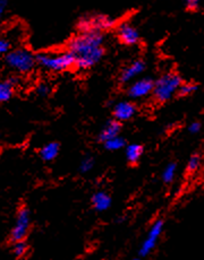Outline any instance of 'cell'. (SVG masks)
Instances as JSON below:
<instances>
[{"instance_id":"obj_1","label":"cell","mask_w":204,"mask_h":260,"mask_svg":"<svg viewBox=\"0 0 204 260\" xmlns=\"http://www.w3.org/2000/svg\"><path fill=\"white\" fill-rule=\"evenodd\" d=\"M103 34L84 32L73 38L68 44V52L74 58V66L78 69H90L103 57Z\"/></svg>"},{"instance_id":"obj_2","label":"cell","mask_w":204,"mask_h":260,"mask_svg":"<svg viewBox=\"0 0 204 260\" xmlns=\"http://www.w3.org/2000/svg\"><path fill=\"white\" fill-rule=\"evenodd\" d=\"M182 84L179 75L175 73L165 74L157 82H153L152 94L158 102H167L178 92Z\"/></svg>"},{"instance_id":"obj_3","label":"cell","mask_w":204,"mask_h":260,"mask_svg":"<svg viewBox=\"0 0 204 260\" xmlns=\"http://www.w3.org/2000/svg\"><path fill=\"white\" fill-rule=\"evenodd\" d=\"M40 66L51 72H64L74 67V58L71 53H40L36 57Z\"/></svg>"},{"instance_id":"obj_4","label":"cell","mask_w":204,"mask_h":260,"mask_svg":"<svg viewBox=\"0 0 204 260\" xmlns=\"http://www.w3.org/2000/svg\"><path fill=\"white\" fill-rule=\"evenodd\" d=\"M6 62L15 72L30 73L37 63L36 57L26 49H16L6 54Z\"/></svg>"},{"instance_id":"obj_5","label":"cell","mask_w":204,"mask_h":260,"mask_svg":"<svg viewBox=\"0 0 204 260\" xmlns=\"http://www.w3.org/2000/svg\"><path fill=\"white\" fill-rule=\"evenodd\" d=\"M116 19L111 18L108 15H91V16H84L79 19L77 27L79 32H100L102 33L106 29L115 26Z\"/></svg>"},{"instance_id":"obj_6","label":"cell","mask_w":204,"mask_h":260,"mask_svg":"<svg viewBox=\"0 0 204 260\" xmlns=\"http://www.w3.org/2000/svg\"><path fill=\"white\" fill-rule=\"evenodd\" d=\"M30 229V212L28 209L23 207L18 211L16 223L11 232V240L13 242L22 241L26 238L27 231Z\"/></svg>"},{"instance_id":"obj_7","label":"cell","mask_w":204,"mask_h":260,"mask_svg":"<svg viewBox=\"0 0 204 260\" xmlns=\"http://www.w3.org/2000/svg\"><path fill=\"white\" fill-rule=\"evenodd\" d=\"M162 231H163V221L162 219H158L157 222H154L152 224L150 231H149L145 240H144L142 243L140 251H138V254H140L141 257H147L148 254L150 253L154 248H156L158 240L162 234Z\"/></svg>"},{"instance_id":"obj_8","label":"cell","mask_w":204,"mask_h":260,"mask_svg":"<svg viewBox=\"0 0 204 260\" xmlns=\"http://www.w3.org/2000/svg\"><path fill=\"white\" fill-rule=\"evenodd\" d=\"M153 91V81L150 78H142L131 84L128 87V96L132 99H142L150 95Z\"/></svg>"},{"instance_id":"obj_9","label":"cell","mask_w":204,"mask_h":260,"mask_svg":"<svg viewBox=\"0 0 204 260\" xmlns=\"http://www.w3.org/2000/svg\"><path fill=\"white\" fill-rule=\"evenodd\" d=\"M117 34L119 40H121V42L125 44V46H134V44H136L138 42V40H140V34H138L137 29L134 27L132 24H129L127 22L119 25Z\"/></svg>"},{"instance_id":"obj_10","label":"cell","mask_w":204,"mask_h":260,"mask_svg":"<svg viewBox=\"0 0 204 260\" xmlns=\"http://www.w3.org/2000/svg\"><path fill=\"white\" fill-rule=\"evenodd\" d=\"M136 113V107L134 106L132 102L128 101H122L118 102L115 107H113V117L117 121H127V120L132 119Z\"/></svg>"},{"instance_id":"obj_11","label":"cell","mask_w":204,"mask_h":260,"mask_svg":"<svg viewBox=\"0 0 204 260\" xmlns=\"http://www.w3.org/2000/svg\"><path fill=\"white\" fill-rule=\"evenodd\" d=\"M144 69H145V63H144L143 60H135L131 64H128L126 68H124L121 75V82H132L134 78H136L138 75H141L144 72Z\"/></svg>"},{"instance_id":"obj_12","label":"cell","mask_w":204,"mask_h":260,"mask_svg":"<svg viewBox=\"0 0 204 260\" xmlns=\"http://www.w3.org/2000/svg\"><path fill=\"white\" fill-rule=\"evenodd\" d=\"M92 205L93 208L96 209L97 212H106L111 206V197L109 196L107 192L104 191H98L92 196Z\"/></svg>"},{"instance_id":"obj_13","label":"cell","mask_w":204,"mask_h":260,"mask_svg":"<svg viewBox=\"0 0 204 260\" xmlns=\"http://www.w3.org/2000/svg\"><path fill=\"white\" fill-rule=\"evenodd\" d=\"M121 122L117 121V120H110V121H108L106 123V126L102 128L100 135H99V139H100L101 142H106L108 139L116 137L118 136L119 133H121Z\"/></svg>"},{"instance_id":"obj_14","label":"cell","mask_w":204,"mask_h":260,"mask_svg":"<svg viewBox=\"0 0 204 260\" xmlns=\"http://www.w3.org/2000/svg\"><path fill=\"white\" fill-rule=\"evenodd\" d=\"M17 79L11 78L8 81H0V103L8 102L13 98L15 85Z\"/></svg>"},{"instance_id":"obj_15","label":"cell","mask_w":204,"mask_h":260,"mask_svg":"<svg viewBox=\"0 0 204 260\" xmlns=\"http://www.w3.org/2000/svg\"><path fill=\"white\" fill-rule=\"evenodd\" d=\"M59 154V144L58 143H48L47 145L41 148L40 151V156L46 162H50L53 161L54 158L58 156Z\"/></svg>"},{"instance_id":"obj_16","label":"cell","mask_w":204,"mask_h":260,"mask_svg":"<svg viewBox=\"0 0 204 260\" xmlns=\"http://www.w3.org/2000/svg\"><path fill=\"white\" fill-rule=\"evenodd\" d=\"M143 154V147L138 144H131L126 147V158L129 163L136 164Z\"/></svg>"},{"instance_id":"obj_17","label":"cell","mask_w":204,"mask_h":260,"mask_svg":"<svg viewBox=\"0 0 204 260\" xmlns=\"http://www.w3.org/2000/svg\"><path fill=\"white\" fill-rule=\"evenodd\" d=\"M103 144H104V147H106V149H108V151H119V149H122L124 146H125L126 142L125 139L118 135L116 137H112L110 139H108V141L103 142Z\"/></svg>"},{"instance_id":"obj_18","label":"cell","mask_w":204,"mask_h":260,"mask_svg":"<svg viewBox=\"0 0 204 260\" xmlns=\"http://www.w3.org/2000/svg\"><path fill=\"white\" fill-rule=\"evenodd\" d=\"M176 172H177L176 163H169L162 172V180L166 183L172 182V180L176 177Z\"/></svg>"},{"instance_id":"obj_19","label":"cell","mask_w":204,"mask_h":260,"mask_svg":"<svg viewBox=\"0 0 204 260\" xmlns=\"http://www.w3.org/2000/svg\"><path fill=\"white\" fill-rule=\"evenodd\" d=\"M201 167V156L198 154H194L188 159L187 163V171L190 173H193L197 171L198 169Z\"/></svg>"},{"instance_id":"obj_20","label":"cell","mask_w":204,"mask_h":260,"mask_svg":"<svg viewBox=\"0 0 204 260\" xmlns=\"http://www.w3.org/2000/svg\"><path fill=\"white\" fill-rule=\"evenodd\" d=\"M13 251H14L15 256H16V257L24 256V254H25L26 251H27V244H26V242L24 241V240H22V241L14 242Z\"/></svg>"},{"instance_id":"obj_21","label":"cell","mask_w":204,"mask_h":260,"mask_svg":"<svg viewBox=\"0 0 204 260\" xmlns=\"http://www.w3.org/2000/svg\"><path fill=\"white\" fill-rule=\"evenodd\" d=\"M197 85L193 84V83H187V84H182L181 87H179L178 92L181 95H184V96H187V95H191L194 92L197 91Z\"/></svg>"},{"instance_id":"obj_22","label":"cell","mask_w":204,"mask_h":260,"mask_svg":"<svg viewBox=\"0 0 204 260\" xmlns=\"http://www.w3.org/2000/svg\"><path fill=\"white\" fill-rule=\"evenodd\" d=\"M94 167V159L93 157L91 156H86L84 157L82 161H81V164H79V171H81L82 173H88L91 171V170L93 169Z\"/></svg>"},{"instance_id":"obj_23","label":"cell","mask_w":204,"mask_h":260,"mask_svg":"<svg viewBox=\"0 0 204 260\" xmlns=\"http://www.w3.org/2000/svg\"><path fill=\"white\" fill-rule=\"evenodd\" d=\"M50 92H51V88L46 83H41L37 87V93L38 95H40V96H47V95L50 94Z\"/></svg>"},{"instance_id":"obj_24","label":"cell","mask_w":204,"mask_h":260,"mask_svg":"<svg viewBox=\"0 0 204 260\" xmlns=\"http://www.w3.org/2000/svg\"><path fill=\"white\" fill-rule=\"evenodd\" d=\"M188 11H197L201 0H183Z\"/></svg>"},{"instance_id":"obj_25","label":"cell","mask_w":204,"mask_h":260,"mask_svg":"<svg viewBox=\"0 0 204 260\" xmlns=\"http://www.w3.org/2000/svg\"><path fill=\"white\" fill-rule=\"evenodd\" d=\"M9 49H11V44H9L7 40L0 38V56L7 54L9 52Z\"/></svg>"},{"instance_id":"obj_26","label":"cell","mask_w":204,"mask_h":260,"mask_svg":"<svg viewBox=\"0 0 204 260\" xmlns=\"http://www.w3.org/2000/svg\"><path fill=\"white\" fill-rule=\"evenodd\" d=\"M200 130H201V123L198 121H194L190 124V126H188V132L191 134H197L200 133Z\"/></svg>"},{"instance_id":"obj_27","label":"cell","mask_w":204,"mask_h":260,"mask_svg":"<svg viewBox=\"0 0 204 260\" xmlns=\"http://www.w3.org/2000/svg\"><path fill=\"white\" fill-rule=\"evenodd\" d=\"M7 8V2L6 0H0V17H3V15L6 12Z\"/></svg>"},{"instance_id":"obj_28","label":"cell","mask_w":204,"mask_h":260,"mask_svg":"<svg viewBox=\"0 0 204 260\" xmlns=\"http://www.w3.org/2000/svg\"><path fill=\"white\" fill-rule=\"evenodd\" d=\"M133 260H141V259H140V258H134Z\"/></svg>"}]
</instances>
